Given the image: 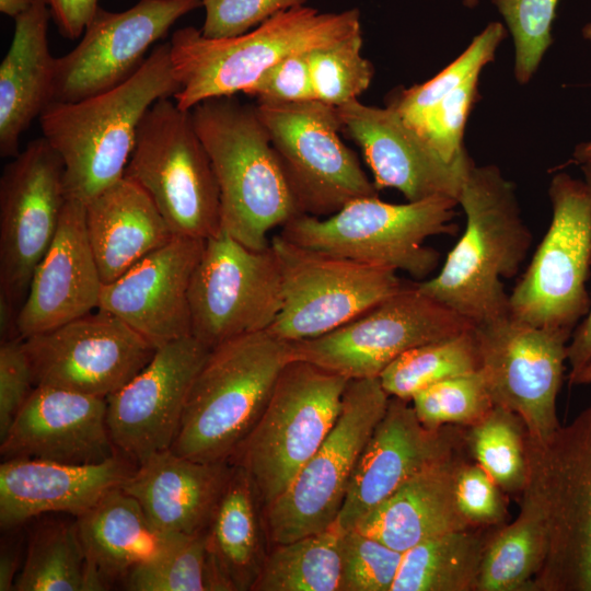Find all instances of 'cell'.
I'll return each instance as SVG.
<instances>
[{
    "label": "cell",
    "mask_w": 591,
    "mask_h": 591,
    "mask_svg": "<svg viewBox=\"0 0 591 591\" xmlns=\"http://www.w3.org/2000/svg\"><path fill=\"white\" fill-rule=\"evenodd\" d=\"M455 498L459 511L472 526H498L508 522L506 494L472 459L459 468Z\"/></svg>",
    "instance_id": "obj_46"
},
{
    "label": "cell",
    "mask_w": 591,
    "mask_h": 591,
    "mask_svg": "<svg viewBox=\"0 0 591 591\" xmlns=\"http://www.w3.org/2000/svg\"><path fill=\"white\" fill-rule=\"evenodd\" d=\"M525 452L521 496L536 505L546 531L532 591H591V403L544 443L525 436Z\"/></svg>",
    "instance_id": "obj_6"
},
{
    "label": "cell",
    "mask_w": 591,
    "mask_h": 591,
    "mask_svg": "<svg viewBox=\"0 0 591 591\" xmlns=\"http://www.w3.org/2000/svg\"><path fill=\"white\" fill-rule=\"evenodd\" d=\"M520 511L490 540L480 567L477 591H532L546 552L543 517L529 498H519Z\"/></svg>",
    "instance_id": "obj_35"
},
{
    "label": "cell",
    "mask_w": 591,
    "mask_h": 591,
    "mask_svg": "<svg viewBox=\"0 0 591 591\" xmlns=\"http://www.w3.org/2000/svg\"><path fill=\"white\" fill-rule=\"evenodd\" d=\"M22 343L34 386L104 398L142 370L157 349L119 317L100 309Z\"/></svg>",
    "instance_id": "obj_18"
},
{
    "label": "cell",
    "mask_w": 591,
    "mask_h": 591,
    "mask_svg": "<svg viewBox=\"0 0 591 591\" xmlns=\"http://www.w3.org/2000/svg\"><path fill=\"white\" fill-rule=\"evenodd\" d=\"M525 427L509 409L494 405L478 422L466 427L471 459L479 464L506 495L521 496L528 480Z\"/></svg>",
    "instance_id": "obj_37"
},
{
    "label": "cell",
    "mask_w": 591,
    "mask_h": 591,
    "mask_svg": "<svg viewBox=\"0 0 591 591\" xmlns=\"http://www.w3.org/2000/svg\"><path fill=\"white\" fill-rule=\"evenodd\" d=\"M479 370L494 405L517 414L526 437L544 443L560 426L556 402L571 334L511 314L475 326Z\"/></svg>",
    "instance_id": "obj_16"
},
{
    "label": "cell",
    "mask_w": 591,
    "mask_h": 591,
    "mask_svg": "<svg viewBox=\"0 0 591 591\" xmlns=\"http://www.w3.org/2000/svg\"><path fill=\"white\" fill-rule=\"evenodd\" d=\"M552 221L522 278L509 296L510 314L536 327L572 335L590 309L591 197L567 173L551 181Z\"/></svg>",
    "instance_id": "obj_11"
},
{
    "label": "cell",
    "mask_w": 591,
    "mask_h": 591,
    "mask_svg": "<svg viewBox=\"0 0 591 591\" xmlns=\"http://www.w3.org/2000/svg\"><path fill=\"white\" fill-rule=\"evenodd\" d=\"M243 93L256 97L257 103H298L316 100L308 53L282 58Z\"/></svg>",
    "instance_id": "obj_48"
},
{
    "label": "cell",
    "mask_w": 591,
    "mask_h": 591,
    "mask_svg": "<svg viewBox=\"0 0 591 591\" xmlns=\"http://www.w3.org/2000/svg\"><path fill=\"white\" fill-rule=\"evenodd\" d=\"M281 305V275L270 245L252 250L223 230L205 241L189 288L192 336L211 349L267 331Z\"/></svg>",
    "instance_id": "obj_15"
},
{
    "label": "cell",
    "mask_w": 591,
    "mask_h": 591,
    "mask_svg": "<svg viewBox=\"0 0 591 591\" xmlns=\"http://www.w3.org/2000/svg\"><path fill=\"white\" fill-rule=\"evenodd\" d=\"M85 553L77 523L47 524L30 541L16 591H81Z\"/></svg>",
    "instance_id": "obj_38"
},
{
    "label": "cell",
    "mask_w": 591,
    "mask_h": 591,
    "mask_svg": "<svg viewBox=\"0 0 591 591\" xmlns=\"http://www.w3.org/2000/svg\"><path fill=\"white\" fill-rule=\"evenodd\" d=\"M59 33L68 39L82 36L97 10L99 0H45Z\"/></svg>",
    "instance_id": "obj_50"
},
{
    "label": "cell",
    "mask_w": 591,
    "mask_h": 591,
    "mask_svg": "<svg viewBox=\"0 0 591 591\" xmlns=\"http://www.w3.org/2000/svg\"><path fill=\"white\" fill-rule=\"evenodd\" d=\"M389 399L379 378L348 381L331 432L289 487L262 508L270 545L321 532L336 522L358 460Z\"/></svg>",
    "instance_id": "obj_10"
},
{
    "label": "cell",
    "mask_w": 591,
    "mask_h": 591,
    "mask_svg": "<svg viewBox=\"0 0 591 591\" xmlns=\"http://www.w3.org/2000/svg\"><path fill=\"white\" fill-rule=\"evenodd\" d=\"M131 472L117 455L93 464L4 460L0 465V524L12 529L47 512L79 518L120 487Z\"/></svg>",
    "instance_id": "obj_26"
},
{
    "label": "cell",
    "mask_w": 591,
    "mask_h": 591,
    "mask_svg": "<svg viewBox=\"0 0 591 591\" xmlns=\"http://www.w3.org/2000/svg\"><path fill=\"white\" fill-rule=\"evenodd\" d=\"M573 159L580 164L591 162V141L578 144L573 151Z\"/></svg>",
    "instance_id": "obj_55"
},
{
    "label": "cell",
    "mask_w": 591,
    "mask_h": 591,
    "mask_svg": "<svg viewBox=\"0 0 591 591\" xmlns=\"http://www.w3.org/2000/svg\"><path fill=\"white\" fill-rule=\"evenodd\" d=\"M478 77H474L441 100L414 130L448 163L464 160L463 146L467 117L479 99Z\"/></svg>",
    "instance_id": "obj_45"
},
{
    "label": "cell",
    "mask_w": 591,
    "mask_h": 591,
    "mask_svg": "<svg viewBox=\"0 0 591 591\" xmlns=\"http://www.w3.org/2000/svg\"><path fill=\"white\" fill-rule=\"evenodd\" d=\"M402 556L357 529L341 532L339 591H391Z\"/></svg>",
    "instance_id": "obj_44"
},
{
    "label": "cell",
    "mask_w": 591,
    "mask_h": 591,
    "mask_svg": "<svg viewBox=\"0 0 591 591\" xmlns=\"http://www.w3.org/2000/svg\"><path fill=\"white\" fill-rule=\"evenodd\" d=\"M256 488L233 464L205 530L208 591H246L267 555V536Z\"/></svg>",
    "instance_id": "obj_31"
},
{
    "label": "cell",
    "mask_w": 591,
    "mask_h": 591,
    "mask_svg": "<svg viewBox=\"0 0 591 591\" xmlns=\"http://www.w3.org/2000/svg\"><path fill=\"white\" fill-rule=\"evenodd\" d=\"M0 441L4 460L93 464L116 455L106 398L47 385L33 387Z\"/></svg>",
    "instance_id": "obj_24"
},
{
    "label": "cell",
    "mask_w": 591,
    "mask_h": 591,
    "mask_svg": "<svg viewBox=\"0 0 591 591\" xmlns=\"http://www.w3.org/2000/svg\"><path fill=\"white\" fill-rule=\"evenodd\" d=\"M475 326L417 346L395 359L380 374L390 396L410 401L418 391L449 378L479 370Z\"/></svg>",
    "instance_id": "obj_36"
},
{
    "label": "cell",
    "mask_w": 591,
    "mask_h": 591,
    "mask_svg": "<svg viewBox=\"0 0 591 591\" xmlns=\"http://www.w3.org/2000/svg\"><path fill=\"white\" fill-rule=\"evenodd\" d=\"M300 213L328 217L349 201L378 196L374 183L340 138L337 109L317 100L257 103Z\"/></svg>",
    "instance_id": "obj_13"
},
{
    "label": "cell",
    "mask_w": 591,
    "mask_h": 591,
    "mask_svg": "<svg viewBox=\"0 0 591 591\" xmlns=\"http://www.w3.org/2000/svg\"><path fill=\"white\" fill-rule=\"evenodd\" d=\"M85 224L103 283L173 236L148 193L127 176L85 204Z\"/></svg>",
    "instance_id": "obj_30"
},
{
    "label": "cell",
    "mask_w": 591,
    "mask_h": 591,
    "mask_svg": "<svg viewBox=\"0 0 591 591\" xmlns=\"http://www.w3.org/2000/svg\"><path fill=\"white\" fill-rule=\"evenodd\" d=\"M362 33L308 53L315 97L338 107L358 100L370 85L374 67L361 55Z\"/></svg>",
    "instance_id": "obj_40"
},
{
    "label": "cell",
    "mask_w": 591,
    "mask_h": 591,
    "mask_svg": "<svg viewBox=\"0 0 591 591\" xmlns=\"http://www.w3.org/2000/svg\"><path fill=\"white\" fill-rule=\"evenodd\" d=\"M77 526L86 560L108 582L124 579L136 567L157 560L190 536L155 528L139 502L120 487L79 517Z\"/></svg>",
    "instance_id": "obj_32"
},
{
    "label": "cell",
    "mask_w": 591,
    "mask_h": 591,
    "mask_svg": "<svg viewBox=\"0 0 591 591\" xmlns=\"http://www.w3.org/2000/svg\"><path fill=\"white\" fill-rule=\"evenodd\" d=\"M34 1L35 0H0V11L5 15L15 19L27 11Z\"/></svg>",
    "instance_id": "obj_53"
},
{
    "label": "cell",
    "mask_w": 591,
    "mask_h": 591,
    "mask_svg": "<svg viewBox=\"0 0 591 591\" xmlns=\"http://www.w3.org/2000/svg\"><path fill=\"white\" fill-rule=\"evenodd\" d=\"M205 241L173 235L112 282L99 309L119 317L154 348L192 335L189 288Z\"/></svg>",
    "instance_id": "obj_23"
},
{
    "label": "cell",
    "mask_w": 591,
    "mask_h": 591,
    "mask_svg": "<svg viewBox=\"0 0 591 591\" xmlns=\"http://www.w3.org/2000/svg\"><path fill=\"white\" fill-rule=\"evenodd\" d=\"M232 467L231 462L202 463L167 449L138 463L120 488L159 530L196 535L206 530Z\"/></svg>",
    "instance_id": "obj_27"
},
{
    "label": "cell",
    "mask_w": 591,
    "mask_h": 591,
    "mask_svg": "<svg viewBox=\"0 0 591 591\" xmlns=\"http://www.w3.org/2000/svg\"><path fill=\"white\" fill-rule=\"evenodd\" d=\"M506 36L502 23H489L453 62L427 82L394 92L387 106L416 129L441 100L472 78L479 77L483 68L495 59Z\"/></svg>",
    "instance_id": "obj_39"
},
{
    "label": "cell",
    "mask_w": 591,
    "mask_h": 591,
    "mask_svg": "<svg viewBox=\"0 0 591 591\" xmlns=\"http://www.w3.org/2000/svg\"><path fill=\"white\" fill-rule=\"evenodd\" d=\"M467 447L415 475L355 528L404 553L419 542L470 528L459 511L455 480Z\"/></svg>",
    "instance_id": "obj_29"
},
{
    "label": "cell",
    "mask_w": 591,
    "mask_h": 591,
    "mask_svg": "<svg viewBox=\"0 0 591 591\" xmlns=\"http://www.w3.org/2000/svg\"><path fill=\"white\" fill-rule=\"evenodd\" d=\"M582 35L591 44V22L583 26Z\"/></svg>",
    "instance_id": "obj_57"
},
{
    "label": "cell",
    "mask_w": 591,
    "mask_h": 591,
    "mask_svg": "<svg viewBox=\"0 0 591 591\" xmlns=\"http://www.w3.org/2000/svg\"><path fill=\"white\" fill-rule=\"evenodd\" d=\"M472 326L410 283L329 333L290 343L292 360L311 362L348 380L379 378L404 352Z\"/></svg>",
    "instance_id": "obj_14"
},
{
    "label": "cell",
    "mask_w": 591,
    "mask_h": 591,
    "mask_svg": "<svg viewBox=\"0 0 591 591\" xmlns=\"http://www.w3.org/2000/svg\"><path fill=\"white\" fill-rule=\"evenodd\" d=\"M457 204L466 216L464 233L440 271L415 283L420 292L474 326L510 314L502 278H512L530 250L513 184L493 164L470 165Z\"/></svg>",
    "instance_id": "obj_1"
},
{
    "label": "cell",
    "mask_w": 591,
    "mask_h": 591,
    "mask_svg": "<svg viewBox=\"0 0 591 591\" xmlns=\"http://www.w3.org/2000/svg\"><path fill=\"white\" fill-rule=\"evenodd\" d=\"M514 44V76L528 83L553 43L552 27L559 0H491Z\"/></svg>",
    "instance_id": "obj_42"
},
{
    "label": "cell",
    "mask_w": 591,
    "mask_h": 591,
    "mask_svg": "<svg viewBox=\"0 0 591 591\" xmlns=\"http://www.w3.org/2000/svg\"><path fill=\"white\" fill-rule=\"evenodd\" d=\"M341 131L362 150L378 190L395 188L408 201L433 196L457 200L473 160L448 163L391 107L358 100L336 107Z\"/></svg>",
    "instance_id": "obj_22"
},
{
    "label": "cell",
    "mask_w": 591,
    "mask_h": 591,
    "mask_svg": "<svg viewBox=\"0 0 591 591\" xmlns=\"http://www.w3.org/2000/svg\"><path fill=\"white\" fill-rule=\"evenodd\" d=\"M34 385L22 338L2 340L0 347V440H2Z\"/></svg>",
    "instance_id": "obj_49"
},
{
    "label": "cell",
    "mask_w": 591,
    "mask_h": 591,
    "mask_svg": "<svg viewBox=\"0 0 591 591\" xmlns=\"http://www.w3.org/2000/svg\"><path fill=\"white\" fill-rule=\"evenodd\" d=\"M209 350L192 335L160 346L142 370L106 398L117 449L138 463L171 449L192 382Z\"/></svg>",
    "instance_id": "obj_21"
},
{
    "label": "cell",
    "mask_w": 591,
    "mask_h": 591,
    "mask_svg": "<svg viewBox=\"0 0 591 591\" xmlns=\"http://www.w3.org/2000/svg\"><path fill=\"white\" fill-rule=\"evenodd\" d=\"M498 526H470L424 540L403 553L391 591H477Z\"/></svg>",
    "instance_id": "obj_33"
},
{
    "label": "cell",
    "mask_w": 591,
    "mask_h": 591,
    "mask_svg": "<svg viewBox=\"0 0 591 591\" xmlns=\"http://www.w3.org/2000/svg\"><path fill=\"white\" fill-rule=\"evenodd\" d=\"M179 89L167 42L119 85L78 102H51L38 120L62 160L66 197L86 204L123 178L142 117Z\"/></svg>",
    "instance_id": "obj_2"
},
{
    "label": "cell",
    "mask_w": 591,
    "mask_h": 591,
    "mask_svg": "<svg viewBox=\"0 0 591 591\" xmlns=\"http://www.w3.org/2000/svg\"><path fill=\"white\" fill-rule=\"evenodd\" d=\"M456 206L457 200L448 196L406 204L361 197L328 217L298 215L279 234L308 248L403 270L425 280L440 259L439 252L425 242L433 235L456 232Z\"/></svg>",
    "instance_id": "obj_7"
},
{
    "label": "cell",
    "mask_w": 591,
    "mask_h": 591,
    "mask_svg": "<svg viewBox=\"0 0 591 591\" xmlns=\"http://www.w3.org/2000/svg\"><path fill=\"white\" fill-rule=\"evenodd\" d=\"M308 0H201L205 20L200 28L208 38L244 34L274 15L305 5Z\"/></svg>",
    "instance_id": "obj_47"
},
{
    "label": "cell",
    "mask_w": 591,
    "mask_h": 591,
    "mask_svg": "<svg viewBox=\"0 0 591 591\" xmlns=\"http://www.w3.org/2000/svg\"><path fill=\"white\" fill-rule=\"evenodd\" d=\"M103 280L85 224V204L66 200L55 237L37 264L19 309L21 338L99 309Z\"/></svg>",
    "instance_id": "obj_25"
},
{
    "label": "cell",
    "mask_w": 591,
    "mask_h": 591,
    "mask_svg": "<svg viewBox=\"0 0 591 591\" xmlns=\"http://www.w3.org/2000/svg\"><path fill=\"white\" fill-rule=\"evenodd\" d=\"M45 0L14 19V33L0 65V155L20 153L22 134L54 101L56 57L50 53Z\"/></svg>",
    "instance_id": "obj_28"
},
{
    "label": "cell",
    "mask_w": 591,
    "mask_h": 591,
    "mask_svg": "<svg viewBox=\"0 0 591 591\" xmlns=\"http://www.w3.org/2000/svg\"><path fill=\"white\" fill-rule=\"evenodd\" d=\"M360 32L357 8L321 12L306 5L282 11L233 37L208 38L200 28H178L169 42L181 86L173 99L181 109L189 112L202 101L233 96L282 58L335 44Z\"/></svg>",
    "instance_id": "obj_4"
},
{
    "label": "cell",
    "mask_w": 591,
    "mask_h": 591,
    "mask_svg": "<svg viewBox=\"0 0 591 591\" xmlns=\"http://www.w3.org/2000/svg\"><path fill=\"white\" fill-rule=\"evenodd\" d=\"M193 123L217 178L221 230L252 250L301 215L256 105L233 96L200 102Z\"/></svg>",
    "instance_id": "obj_3"
},
{
    "label": "cell",
    "mask_w": 591,
    "mask_h": 591,
    "mask_svg": "<svg viewBox=\"0 0 591 591\" xmlns=\"http://www.w3.org/2000/svg\"><path fill=\"white\" fill-rule=\"evenodd\" d=\"M569 375L577 373L591 362V304L583 322L576 327L567 345Z\"/></svg>",
    "instance_id": "obj_51"
},
{
    "label": "cell",
    "mask_w": 591,
    "mask_h": 591,
    "mask_svg": "<svg viewBox=\"0 0 591 591\" xmlns=\"http://www.w3.org/2000/svg\"><path fill=\"white\" fill-rule=\"evenodd\" d=\"M581 170L584 176V184L591 197V162L582 163Z\"/></svg>",
    "instance_id": "obj_56"
},
{
    "label": "cell",
    "mask_w": 591,
    "mask_h": 591,
    "mask_svg": "<svg viewBox=\"0 0 591 591\" xmlns=\"http://www.w3.org/2000/svg\"><path fill=\"white\" fill-rule=\"evenodd\" d=\"M205 531L184 538L154 561L132 569L125 588L132 591H208Z\"/></svg>",
    "instance_id": "obj_43"
},
{
    "label": "cell",
    "mask_w": 591,
    "mask_h": 591,
    "mask_svg": "<svg viewBox=\"0 0 591 591\" xmlns=\"http://www.w3.org/2000/svg\"><path fill=\"white\" fill-rule=\"evenodd\" d=\"M67 200L63 163L44 138L27 143L0 179V296L22 305Z\"/></svg>",
    "instance_id": "obj_17"
},
{
    "label": "cell",
    "mask_w": 591,
    "mask_h": 591,
    "mask_svg": "<svg viewBox=\"0 0 591 591\" xmlns=\"http://www.w3.org/2000/svg\"><path fill=\"white\" fill-rule=\"evenodd\" d=\"M419 420L427 427H470L494 407L480 370L429 385L410 398Z\"/></svg>",
    "instance_id": "obj_41"
},
{
    "label": "cell",
    "mask_w": 591,
    "mask_h": 591,
    "mask_svg": "<svg viewBox=\"0 0 591 591\" xmlns=\"http://www.w3.org/2000/svg\"><path fill=\"white\" fill-rule=\"evenodd\" d=\"M282 289L279 314L267 329L293 343L329 333L395 294L405 283L396 270L270 239Z\"/></svg>",
    "instance_id": "obj_12"
},
{
    "label": "cell",
    "mask_w": 591,
    "mask_h": 591,
    "mask_svg": "<svg viewBox=\"0 0 591 591\" xmlns=\"http://www.w3.org/2000/svg\"><path fill=\"white\" fill-rule=\"evenodd\" d=\"M479 0H463V4L467 8H474L478 4Z\"/></svg>",
    "instance_id": "obj_58"
},
{
    "label": "cell",
    "mask_w": 591,
    "mask_h": 591,
    "mask_svg": "<svg viewBox=\"0 0 591 591\" xmlns=\"http://www.w3.org/2000/svg\"><path fill=\"white\" fill-rule=\"evenodd\" d=\"M341 532L329 528L270 545L251 591H339Z\"/></svg>",
    "instance_id": "obj_34"
},
{
    "label": "cell",
    "mask_w": 591,
    "mask_h": 591,
    "mask_svg": "<svg viewBox=\"0 0 591 591\" xmlns=\"http://www.w3.org/2000/svg\"><path fill=\"white\" fill-rule=\"evenodd\" d=\"M200 5L201 0H139L121 12L99 7L78 45L56 58L53 102H78L125 82L147 50Z\"/></svg>",
    "instance_id": "obj_19"
},
{
    "label": "cell",
    "mask_w": 591,
    "mask_h": 591,
    "mask_svg": "<svg viewBox=\"0 0 591 591\" xmlns=\"http://www.w3.org/2000/svg\"><path fill=\"white\" fill-rule=\"evenodd\" d=\"M18 560L13 554H9L7 551L1 553L0 558V590L9 591L14 590L15 571Z\"/></svg>",
    "instance_id": "obj_52"
},
{
    "label": "cell",
    "mask_w": 591,
    "mask_h": 591,
    "mask_svg": "<svg viewBox=\"0 0 591 591\" xmlns=\"http://www.w3.org/2000/svg\"><path fill=\"white\" fill-rule=\"evenodd\" d=\"M348 381L303 360L285 366L262 416L230 461L248 474L262 508L289 487L331 432Z\"/></svg>",
    "instance_id": "obj_8"
},
{
    "label": "cell",
    "mask_w": 591,
    "mask_h": 591,
    "mask_svg": "<svg viewBox=\"0 0 591 591\" xmlns=\"http://www.w3.org/2000/svg\"><path fill=\"white\" fill-rule=\"evenodd\" d=\"M125 176L151 197L173 235L206 241L221 230L220 193L190 112L171 97L142 117Z\"/></svg>",
    "instance_id": "obj_9"
},
{
    "label": "cell",
    "mask_w": 591,
    "mask_h": 591,
    "mask_svg": "<svg viewBox=\"0 0 591 591\" xmlns=\"http://www.w3.org/2000/svg\"><path fill=\"white\" fill-rule=\"evenodd\" d=\"M569 383L571 385H587L591 384V362L579 370L577 373L569 375Z\"/></svg>",
    "instance_id": "obj_54"
},
{
    "label": "cell",
    "mask_w": 591,
    "mask_h": 591,
    "mask_svg": "<svg viewBox=\"0 0 591 591\" xmlns=\"http://www.w3.org/2000/svg\"><path fill=\"white\" fill-rule=\"evenodd\" d=\"M466 447V427H427L410 401L390 396L358 460L335 524L340 532L355 529L412 477Z\"/></svg>",
    "instance_id": "obj_20"
},
{
    "label": "cell",
    "mask_w": 591,
    "mask_h": 591,
    "mask_svg": "<svg viewBox=\"0 0 591 591\" xmlns=\"http://www.w3.org/2000/svg\"><path fill=\"white\" fill-rule=\"evenodd\" d=\"M291 360L290 343L268 331L211 348L192 382L171 450L202 463L230 462Z\"/></svg>",
    "instance_id": "obj_5"
}]
</instances>
